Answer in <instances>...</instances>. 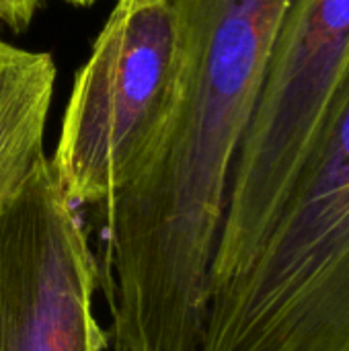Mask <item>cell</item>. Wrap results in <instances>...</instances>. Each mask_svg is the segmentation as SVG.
I'll use <instances>...</instances> for the list:
<instances>
[{"mask_svg": "<svg viewBox=\"0 0 349 351\" xmlns=\"http://www.w3.org/2000/svg\"><path fill=\"white\" fill-rule=\"evenodd\" d=\"M169 0H117L78 70L51 158L72 206H99L144 165L169 119L179 74Z\"/></svg>", "mask_w": 349, "mask_h": 351, "instance_id": "cell-4", "label": "cell"}, {"mask_svg": "<svg viewBox=\"0 0 349 351\" xmlns=\"http://www.w3.org/2000/svg\"><path fill=\"white\" fill-rule=\"evenodd\" d=\"M97 265L45 152L0 199V351H103Z\"/></svg>", "mask_w": 349, "mask_h": 351, "instance_id": "cell-5", "label": "cell"}, {"mask_svg": "<svg viewBox=\"0 0 349 351\" xmlns=\"http://www.w3.org/2000/svg\"><path fill=\"white\" fill-rule=\"evenodd\" d=\"M197 351H349V76L257 251L210 292Z\"/></svg>", "mask_w": 349, "mask_h": 351, "instance_id": "cell-2", "label": "cell"}, {"mask_svg": "<svg viewBox=\"0 0 349 351\" xmlns=\"http://www.w3.org/2000/svg\"><path fill=\"white\" fill-rule=\"evenodd\" d=\"M175 101L142 169L99 208L113 350L197 351L232 165L290 0H169Z\"/></svg>", "mask_w": 349, "mask_h": 351, "instance_id": "cell-1", "label": "cell"}, {"mask_svg": "<svg viewBox=\"0 0 349 351\" xmlns=\"http://www.w3.org/2000/svg\"><path fill=\"white\" fill-rule=\"evenodd\" d=\"M113 351H130V350H113Z\"/></svg>", "mask_w": 349, "mask_h": 351, "instance_id": "cell-9", "label": "cell"}, {"mask_svg": "<svg viewBox=\"0 0 349 351\" xmlns=\"http://www.w3.org/2000/svg\"><path fill=\"white\" fill-rule=\"evenodd\" d=\"M66 2H70V4H76V6H88V4H93L95 0H66Z\"/></svg>", "mask_w": 349, "mask_h": 351, "instance_id": "cell-8", "label": "cell"}, {"mask_svg": "<svg viewBox=\"0 0 349 351\" xmlns=\"http://www.w3.org/2000/svg\"><path fill=\"white\" fill-rule=\"evenodd\" d=\"M56 88L45 51L0 39V197L43 154V132Z\"/></svg>", "mask_w": 349, "mask_h": 351, "instance_id": "cell-6", "label": "cell"}, {"mask_svg": "<svg viewBox=\"0 0 349 351\" xmlns=\"http://www.w3.org/2000/svg\"><path fill=\"white\" fill-rule=\"evenodd\" d=\"M45 0H0V27L23 31Z\"/></svg>", "mask_w": 349, "mask_h": 351, "instance_id": "cell-7", "label": "cell"}, {"mask_svg": "<svg viewBox=\"0 0 349 351\" xmlns=\"http://www.w3.org/2000/svg\"><path fill=\"white\" fill-rule=\"evenodd\" d=\"M348 76L349 0H290L232 165L210 292L257 251Z\"/></svg>", "mask_w": 349, "mask_h": 351, "instance_id": "cell-3", "label": "cell"}]
</instances>
